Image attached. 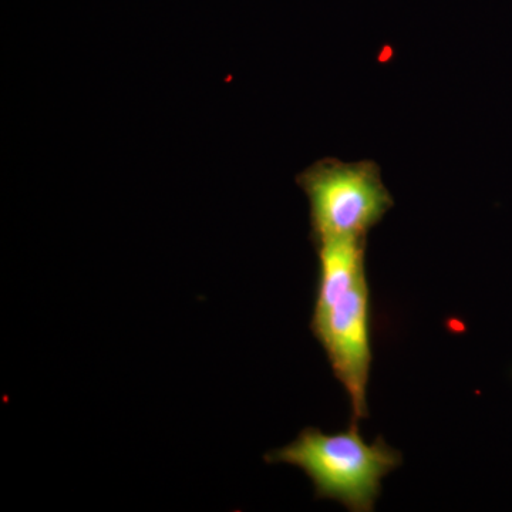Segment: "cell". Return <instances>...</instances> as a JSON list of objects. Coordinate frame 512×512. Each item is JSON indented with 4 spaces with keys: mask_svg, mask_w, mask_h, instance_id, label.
I'll return each mask as SVG.
<instances>
[{
    "mask_svg": "<svg viewBox=\"0 0 512 512\" xmlns=\"http://www.w3.org/2000/svg\"><path fill=\"white\" fill-rule=\"evenodd\" d=\"M319 282L311 322L336 379L352 404V421L367 417L366 392L372 367L370 291L366 239H330L315 245Z\"/></svg>",
    "mask_w": 512,
    "mask_h": 512,
    "instance_id": "1",
    "label": "cell"
},
{
    "mask_svg": "<svg viewBox=\"0 0 512 512\" xmlns=\"http://www.w3.org/2000/svg\"><path fill=\"white\" fill-rule=\"evenodd\" d=\"M265 461L301 468L318 498L339 501L352 512H370L382 493L383 478L402 466L403 457L382 437L367 444L352 421L336 434L308 427L288 446L266 454Z\"/></svg>",
    "mask_w": 512,
    "mask_h": 512,
    "instance_id": "2",
    "label": "cell"
},
{
    "mask_svg": "<svg viewBox=\"0 0 512 512\" xmlns=\"http://www.w3.org/2000/svg\"><path fill=\"white\" fill-rule=\"evenodd\" d=\"M311 205L312 241L366 239L393 207L375 161L343 163L325 158L296 178Z\"/></svg>",
    "mask_w": 512,
    "mask_h": 512,
    "instance_id": "3",
    "label": "cell"
}]
</instances>
